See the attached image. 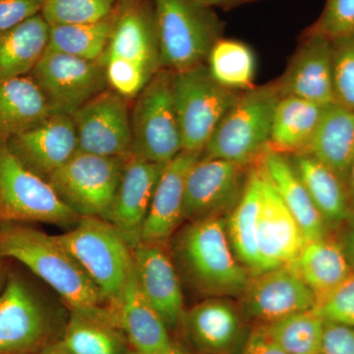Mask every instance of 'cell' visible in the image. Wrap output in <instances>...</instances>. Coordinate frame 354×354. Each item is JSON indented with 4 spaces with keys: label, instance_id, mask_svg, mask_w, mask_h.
<instances>
[{
    "label": "cell",
    "instance_id": "f1b7e54d",
    "mask_svg": "<svg viewBox=\"0 0 354 354\" xmlns=\"http://www.w3.org/2000/svg\"><path fill=\"white\" fill-rule=\"evenodd\" d=\"M50 29L39 13L0 34V82L31 74L48 50Z\"/></svg>",
    "mask_w": 354,
    "mask_h": 354
},
{
    "label": "cell",
    "instance_id": "e0dca14e",
    "mask_svg": "<svg viewBox=\"0 0 354 354\" xmlns=\"http://www.w3.org/2000/svg\"><path fill=\"white\" fill-rule=\"evenodd\" d=\"M6 143L21 164L46 180L79 151L73 118L66 114H51Z\"/></svg>",
    "mask_w": 354,
    "mask_h": 354
},
{
    "label": "cell",
    "instance_id": "484cf974",
    "mask_svg": "<svg viewBox=\"0 0 354 354\" xmlns=\"http://www.w3.org/2000/svg\"><path fill=\"white\" fill-rule=\"evenodd\" d=\"M288 157L328 227L351 220L348 186L341 177L309 153Z\"/></svg>",
    "mask_w": 354,
    "mask_h": 354
},
{
    "label": "cell",
    "instance_id": "681fc988",
    "mask_svg": "<svg viewBox=\"0 0 354 354\" xmlns=\"http://www.w3.org/2000/svg\"><path fill=\"white\" fill-rule=\"evenodd\" d=\"M118 1H120V3H125V2L129 1V0H118Z\"/></svg>",
    "mask_w": 354,
    "mask_h": 354
},
{
    "label": "cell",
    "instance_id": "f546056e",
    "mask_svg": "<svg viewBox=\"0 0 354 354\" xmlns=\"http://www.w3.org/2000/svg\"><path fill=\"white\" fill-rule=\"evenodd\" d=\"M313 291L317 299L334 290L353 272L339 242L329 237L307 241L288 265Z\"/></svg>",
    "mask_w": 354,
    "mask_h": 354
},
{
    "label": "cell",
    "instance_id": "603a6c76",
    "mask_svg": "<svg viewBox=\"0 0 354 354\" xmlns=\"http://www.w3.org/2000/svg\"><path fill=\"white\" fill-rule=\"evenodd\" d=\"M113 313L114 326L125 335L134 353H162L174 344L169 328L140 288L134 267Z\"/></svg>",
    "mask_w": 354,
    "mask_h": 354
},
{
    "label": "cell",
    "instance_id": "cb8c5ba5",
    "mask_svg": "<svg viewBox=\"0 0 354 354\" xmlns=\"http://www.w3.org/2000/svg\"><path fill=\"white\" fill-rule=\"evenodd\" d=\"M258 164L295 216L306 242L328 236L329 227L310 198L288 156L268 149Z\"/></svg>",
    "mask_w": 354,
    "mask_h": 354
},
{
    "label": "cell",
    "instance_id": "ac0fdd59",
    "mask_svg": "<svg viewBox=\"0 0 354 354\" xmlns=\"http://www.w3.org/2000/svg\"><path fill=\"white\" fill-rule=\"evenodd\" d=\"M180 326L201 354H241L250 334L228 297H208L185 310Z\"/></svg>",
    "mask_w": 354,
    "mask_h": 354
},
{
    "label": "cell",
    "instance_id": "d6986e66",
    "mask_svg": "<svg viewBox=\"0 0 354 354\" xmlns=\"http://www.w3.org/2000/svg\"><path fill=\"white\" fill-rule=\"evenodd\" d=\"M165 167L132 153L125 158L120 186L106 221L120 232L132 250L142 242L153 192Z\"/></svg>",
    "mask_w": 354,
    "mask_h": 354
},
{
    "label": "cell",
    "instance_id": "b9f144b4",
    "mask_svg": "<svg viewBox=\"0 0 354 354\" xmlns=\"http://www.w3.org/2000/svg\"><path fill=\"white\" fill-rule=\"evenodd\" d=\"M241 354H288L258 326L251 330Z\"/></svg>",
    "mask_w": 354,
    "mask_h": 354
},
{
    "label": "cell",
    "instance_id": "c3c4849f",
    "mask_svg": "<svg viewBox=\"0 0 354 354\" xmlns=\"http://www.w3.org/2000/svg\"><path fill=\"white\" fill-rule=\"evenodd\" d=\"M4 260H6L4 258L0 257V292H1L3 286H6L7 278H8L6 261Z\"/></svg>",
    "mask_w": 354,
    "mask_h": 354
},
{
    "label": "cell",
    "instance_id": "8d00e7d4",
    "mask_svg": "<svg viewBox=\"0 0 354 354\" xmlns=\"http://www.w3.org/2000/svg\"><path fill=\"white\" fill-rule=\"evenodd\" d=\"M332 43L335 102L354 111V32Z\"/></svg>",
    "mask_w": 354,
    "mask_h": 354
},
{
    "label": "cell",
    "instance_id": "8992f818",
    "mask_svg": "<svg viewBox=\"0 0 354 354\" xmlns=\"http://www.w3.org/2000/svg\"><path fill=\"white\" fill-rule=\"evenodd\" d=\"M53 236L94 281L113 311L134 267L132 249L120 232L104 218L81 216L72 230Z\"/></svg>",
    "mask_w": 354,
    "mask_h": 354
},
{
    "label": "cell",
    "instance_id": "836d02e7",
    "mask_svg": "<svg viewBox=\"0 0 354 354\" xmlns=\"http://www.w3.org/2000/svg\"><path fill=\"white\" fill-rule=\"evenodd\" d=\"M325 324L312 309L259 327L288 354H321Z\"/></svg>",
    "mask_w": 354,
    "mask_h": 354
},
{
    "label": "cell",
    "instance_id": "7a4b0ae2",
    "mask_svg": "<svg viewBox=\"0 0 354 354\" xmlns=\"http://www.w3.org/2000/svg\"><path fill=\"white\" fill-rule=\"evenodd\" d=\"M172 252L177 272L205 297H241L248 285L251 274L235 255L225 216L190 221L176 234Z\"/></svg>",
    "mask_w": 354,
    "mask_h": 354
},
{
    "label": "cell",
    "instance_id": "6da1fadb",
    "mask_svg": "<svg viewBox=\"0 0 354 354\" xmlns=\"http://www.w3.org/2000/svg\"><path fill=\"white\" fill-rule=\"evenodd\" d=\"M0 257L18 261L31 270L72 313L114 326L113 311L101 290L53 235L23 223H0Z\"/></svg>",
    "mask_w": 354,
    "mask_h": 354
},
{
    "label": "cell",
    "instance_id": "7c38bea8",
    "mask_svg": "<svg viewBox=\"0 0 354 354\" xmlns=\"http://www.w3.org/2000/svg\"><path fill=\"white\" fill-rule=\"evenodd\" d=\"M30 76L53 113L71 116L109 86L101 62L48 50Z\"/></svg>",
    "mask_w": 354,
    "mask_h": 354
},
{
    "label": "cell",
    "instance_id": "5b68a950",
    "mask_svg": "<svg viewBox=\"0 0 354 354\" xmlns=\"http://www.w3.org/2000/svg\"><path fill=\"white\" fill-rule=\"evenodd\" d=\"M160 68L179 72L206 64L225 25L213 9L192 0H152Z\"/></svg>",
    "mask_w": 354,
    "mask_h": 354
},
{
    "label": "cell",
    "instance_id": "9a60e30c",
    "mask_svg": "<svg viewBox=\"0 0 354 354\" xmlns=\"http://www.w3.org/2000/svg\"><path fill=\"white\" fill-rule=\"evenodd\" d=\"M242 311L260 325L314 308L316 297L290 266L252 274L241 295Z\"/></svg>",
    "mask_w": 354,
    "mask_h": 354
},
{
    "label": "cell",
    "instance_id": "bcb514c9",
    "mask_svg": "<svg viewBox=\"0 0 354 354\" xmlns=\"http://www.w3.org/2000/svg\"><path fill=\"white\" fill-rule=\"evenodd\" d=\"M36 354H71L67 351V348H65L64 344H62V341H58L55 342V344H51L50 346H46L44 349H41V351H39L38 353Z\"/></svg>",
    "mask_w": 354,
    "mask_h": 354
},
{
    "label": "cell",
    "instance_id": "3957f363",
    "mask_svg": "<svg viewBox=\"0 0 354 354\" xmlns=\"http://www.w3.org/2000/svg\"><path fill=\"white\" fill-rule=\"evenodd\" d=\"M109 88L136 97L160 71V48L153 4L129 0L118 9L101 59Z\"/></svg>",
    "mask_w": 354,
    "mask_h": 354
},
{
    "label": "cell",
    "instance_id": "2e32d148",
    "mask_svg": "<svg viewBox=\"0 0 354 354\" xmlns=\"http://www.w3.org/2000/svg\"><path fill=\"white\" fill-rule=\"evenodd\" d=\"M274 83L281 97H299L321 106L334 104L332 41L304 31L285 71Z\"/></svg>",
    "mask_w": 354,
    "mask_h": 354
},
{
    "label": "cell",
    "instance_id": "4fadbf2b",
    "mask_svg": "<svg viewBox=\"0 0 354 354\" xmlns=\"http://www.w3.org/2000/svg\"><path fill=\"white\" fill-rule=\"evenodd\" d=\"M127 100L108 88L72 115L80 152L109 158L131 153V114Z\"/></svg>",
    "mask_w": 354,
    "mask_h": 354
},
{
    "label": "cell",
    "instance_id": "5bb4252c",
    "mask_svg": "<svg viewBox=\"0 0 354 354\" xmlns=\"http://www.w3.org/2000/svg\"><path fill=\"white\" fill-rule=\"evenodd\" d=\"M250 167L202 155L186 180L184 220L227 216L243 193Z\"/></svg>",
    "mask_w": 354,
    "mask_h": 354
},
{
    "label": "cell",
    "instance_id": "52a82bcc",
    "mask_svg": "<svg viewBox=\"0 0 354 354\" xmlns=\"http://www.w3.org/2000/svg\"><path fill=\"white\" fill-rule=\"evenodd\" d=\"M171 92L183 150L191 152L204 151L218 123L241 95L216 83L205 64L172 72Z\"/></svg>",
    "mask_w": 354,
    "mask_h": 354
},
{
    "label": "cell",
    "instance_id": "e575fe53",
    "mask_svg": "<svg viewBox=\"0 0 354 354\" xmlns=\"http://www.w3.org/2000/svg\"><path fill=\"white\" fill-rule=\"evenodd\" d=\"M120 333L111 324L71 312L60 341L71 354H129Z\"/></svg>",
    "mask_w": 354,
    "mask_h": 354
},
{
    "label": "cell",
    "instance_id": "74e56055",
    "mask_svg": "<svg viewBox=\"0 0 354 354\" xmlns=\"http://www.w3.org/2000/svg\"><path fill=\"white\" fill-rule=\"evenodd\" d=\"M305 32L334 41L354 32V0H326L322 13Z\"/></svg>",
    "mask_w": 354,
    "mask_h": 354
},
{
    "label": "cell",
    "instance_id": "d4e9b609",
    "mask_svg": "<svg viewBox=\"0 0 354 354\" xmlns=\"http://www.w3.org/2000/svg\"><path fill=\"white\" fill-rule=\"evenodd\" d=\"M302 153L327 165L348 186L354 160V111L335 102L325 106L315 133Z\"/></svg>",
    "mask_w": 354,
    "mask_h": 354
},
{
    "label": "cell",
    "instance_id": "d6a6232c",
    "mask_svg": "<svg viewBox=\"0 0 354 354\" xmlns=\"http://www.w3.org/2000/svg\"><path fill=\"white\" fill-rule=\"evenodd\" d=\"M116 11L99 22L50 26L48 50L99 62L111 38Z\"/></svg>",
    "mask_w": 354,
    "mask_h": 354
},
{
    "label": "cell",
    "instance_id": "7402d4cb",
    "mask_svg": "<svg viewBox=\"0 0 354 354\" xmlns=\"http://www.w3.org/2000/svg\"><path fill=\"white\" fill-rule=\"evenodd\" d=\"M203 152L181 151L160 174L142 234V241L162 243L174 234L183 218L186 180Z\"/></svg>",
    "mask_w": 354,
    "mask_h": 354
},
{
    "label": "cell",
    "instance_id": "4316f807",
    "mask_svg": "<svg viewBox=\"0 0 354 354\" xmlns=\"http://www.w3.org/2000/svg\"><path fill=\"white\" fill-rule=\"evenodd\" d=\"M262 172L258 164L249 169L245 188L239 201L225 216L228 239L237 259L251 276L259 272L258 220L262 201Z\"/></svg>",
    "mask_w": 354,
    "mask_h": 354
},
{
    "label": "cell",
    "instance_id": "8fae6325",
    "mask_svg": "<svg viewBox=\"0 0 354 354\" xmlns=\"http://www.w3.org/2000/svg\"><path fill=\"white\" fill-rule=\"evenodd\" d=\"M125 158L78 151L48 181L79 216L106 220L120 186Z\"/></svg>",
    "mask_w": 354,
    "mask_h": 354
},
{
    "label": "cell",
    "instance_id": "1f68e13d",
    "mask_svg": "<svg viewBox=\"0 0 354 354\" xmlns=\"http://www.w3.org/2000/svg\"><path fill=\"white\" fill-rule=\"evenodd\" d=\"M205 64L214 80L228 90L241 93L255 87V55L243 41L218 39L209 50Z\"/></svg>",
    "mask_w": 354,
    "mask_h": 354
},
{
    "label": "cell",
    "instance_id": "83f0119b",
    "mask_svg": "<svg viewBox=\"0 0 354 354\" xmlns=\"http://www.w3.org/2000/svg\"><path fill=\"white\" fill-rule=\"evenodd\" d=\"M53 114L31 76L0 82V140L27 131Z\"/></svg>",
    "mask_w": 354,
    "mask_h": 354
},
{
    "label": "cell",
    "instance_id": "f35d334b",
    "mask_svg": "<svg viewBox=\"0 0 354 354\" xmlns=\"http://www.w3.org/2000/svg\"><path fill=\"white\" fill-rule=\"evenodd\" d=\"M313 310L325 321L354 328V272L334 290L317 299Z\"/></svg>",
    "mask_w": 354,
    "mask_h": 354
},
{
    "label": "cell",
    "instance_id": "ee69618b",
    "mask_svg": "<svg viewBox=\"0 0 354 354\" xmlns=\"http://www.w3.org/2000/svg\"><path fill=\"white\" fill-rule=\"evenodd\" d=\"M339 244L354 272V225L344 234Z\"/></svg>",
    "mask_w": 354,
    "mask_h": 354
},
{
    "label": "cell",
    "instance_id": "60d3db41",
    "mask_svg": "<svg viewBox=\"0 0 354 354\" xmlns=\"http://www.w3.org/2000/svg\"><path fill=\"white\" fill-rule=\"evenodd\" d=\"M321 354H354V328L326 321Z\"/></svg>",
    "mask_w": 354,
    "mask_h": 354
},
{
    "label": "cell",
    "instance_id": "44dd1931",
    "mask_svg": "<svg viewBox=\"0 0 354 354\" xmlns=\"http://www.w3.org/2000/svg\"><path fill=\"white\" fill-rule=\"evenodd\" d=\"M132 252L140 288L167 327L176 329L185 311L176 265L160 243L142 241Z\"/></svg>",
    "mask_w": 354,
    "mask_h": 354
},
{
    "label": "cell",
    "instance_id": "9c48e42d",
    "mask_svg": "<svg viewBox=\"0 0 354 354\" xmlns=\"http://www.w3.org/2000/svg\"><path fill=\"white\" fill-rule=\"evenodd\" d=\"M59 320L32 286L8 274L0 292V354H36L55 344Z\"/></svg>",
    "mask_w": 354,
    "mask_h": 354
},
{
    "label": "cell",
    "instance_id": "f6af8a7d",
    "mask_svg": "<svg viewBox=\"0 0 354 354\" xmlns=\"http://www.w3.org/2000/svg\"><path fill=\"white\" fill-rule=\"evenodd\" d=\"M348 191L349 204H351V220H354V160L351 165L348 177Z\"/></svg>",
    "mask_w": 354,
    "mask_h": 354
},
{
    "label": "cell",
    "instance_id": "277c9868",
    "mask_svg": "<svg viewBox=\"0 0 354 354\" xmlns=\"http://www.w3.org/2000/svg\"><path fill=\"white\" fill-rule=\"evenodd\" d=\"M281 99L274 82L241 93L218 123L203 157L252 167L269 149L272 118Z\"/></svg>",
    "mask_w": 354,
    "mask_h": 354
},
{
    "label": "cell",
    "instance_id": "d590c367",
    "mask_svg": "<svg viewBox=\"0 0 354 354\" xmlns=\"http://www.w3.org/2000/svg\"><path fill=\"white\" fill-rule=\"evenodd\" d=\"M118 0H43L41 14L50 26L88 24L115 13Z\"/></svg>",
    "mask_w": 354,
    "mask_h": 354
},
{
    "label": "cell",
    "instance_id": "30bf717a",
    "mask_svg": "<svg viewBox=\"0 0 354 354\" xmlns=\"http://www.w3.org/2000/svg\"><path fill=\"white\" fill-rule=\"evenodd\" d=\"M172 72L160 69L136 97L131 113L135 157L167 165L183 150L171 92Z\"/></svg>",
    "mask_w": 354,
    "mask_h": 354
},
{
    "label": "cell",
    "instance_id": "ffe728a7",
    "mask_svg": "<svg viewBox=\"0 0 354 354\" xmlns=\"http://www.w3.org/2000/svg\"><path fill=\"white\" fill-rule=\"evenodd\" d=\"M259 167L263 177L262 201L258 220L261 272L291 264L304 248L306 239L278 191L260 165Z\"/></svg>",
    "mask_w": 354,
    "mask_h": 354
},
{
    "label": "cell",
    "instance_id": "7bdbcfd3",
    "mask_svg": "<svg viewBox=\"0 0 354 354\" xmlns=\"http://www.w3.org/2000/svg\"><path fill=\"white\" fill-rule=\"evenodd\" d=\"M192 1L206 8H218L228 11L237 7L247 6V4L255 3L261 0H192Z\"/></svg>",
    "mask_w": 354,
    "mask_h": 354
},
{
    "label": "cell",
    "instance_id": "ab89813d",
    "mask_svg": "<svg viewBox=\"0 0 354 354\" xmlns=\"http://www.w3.org/2000/svg\"><path fill=\"white\" fill-rule=\"evenodd\" d=\"M43 0H0V34L41 13Z\"/></svg>",
    "mask_w": 354,
    "mask_h": 354
},
{
    "label": "cell",
    "instance_id": "7dc6e473",
    "mask_svg": "<svg viewBox=\"0 0 354 354\" xmlns=\"http://www.w3.org/2000/svg\"><path fill=\"white\" fill-rule=\"evenodd\" d=\"M129 354H139L134 353V351H131ZM155 354H201L199 353H193L191 351H186L185 348H181V346H177V344H174L171 348L167 349V351H162V353H155Z\"/></svg>",
    "mask_w": 354,
    "mask_h": 354
},
{
    "label": "cell",
    "instance_id": "4dcf8cb0",
    "mask_svg": "<svg viewBox=\"0 0 354 354\" xmlns=\"http://www.w3.org/2000/svg\"><path fill=\"white\" fill-rule=\"evenodd\" d=\"M324 108L299 97H281L272 118L270 150L286 156L304 152Z\"/></svg>",
    "mask_w": 354,
    "mask_h": 354
},
{
    "label": "cell",
    "instance_id": "ba28073f",
    "mask_svg": "<svg viewBox=\"0 0 354 354\" xmlns=\"http://www.w3.org/2000/svg\"><path fill=\"white\" fill-rule=\"evenodd\" d=\"M80 218L48 180L21 164L0 140V223L71 225Z\"/></svg>",
    "mask_w": 354,
    "mask_h": 354
}]
</instances>
